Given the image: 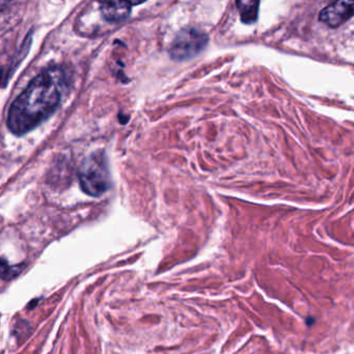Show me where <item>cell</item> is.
I'll return each mask as SVG.
<instances>
[{
	"label": "cell",
	"mask_w": 354,
	"mask_h": 354,
	"mask_svg": "<svg viewBox=\"0 0 354 354\" xmlns=\"http://www.w3.org/2000/svg\"><path fill=\"white\" fill-rule=\"evenodd\" d=\"M207 34L195 28H183L175 38L170 49L172 59L187 61L199 55L207 46Z\"/></svg>",
	"instance_id": "3957f363"
},
{
	"label": "cell",
	"mask_w": 354,
	"mask_h": 354,
	"mask_svg": "<svg viewBox=\"0 0 354 354\" xmlns=\"http://www.w3.org/2000/svg\"><path fill=\"white\" fill-rule=\"evenodd\" d=\"M20 273H21L20 267L10 266L7 260H5L3 258L0 259V277L1 279H5V281H9V279L17 277Z\"/></svg>",
	"instance_id": "52a82bcc"
},
{
	"label": "cell",
	"mask_w": 354,
	"mask_h": 354,
	"mask_svg": "<svg viewBox=\"0 0 354 354\" xmlns=\"http://www.w3.org/2000/svg\"><path fill=\"white\" fill-rule=\"evenodd\" d=\"M63 86L59 70L48 69L39 74L10 107L8 127L18 137L34 130L59 107Z\"/></svg>",
	"instance_id": "6da1fadb"
},
{
	"label": "cell",
	"mask_w": 354,
	"mask_h": 354,
	"mask_svg": "<svg viewBox=\"0 0 354 354\" xmlns=\"http://www.w3.org/2000/svg\"><path fill=\"white\" fill-rule=\"evenodd\" d=\"M1 76H3V73H1V71H0V80H1Z\"/></svg>",
	"instance_id": "ba28073f"
},
{
	"label": "cell",
	"mask_w": 354,
	"mask_h": 354,
	"mask_svg": "<svg viewBox=\"0 0 354 354\" xmlns=\"http://www.w3.org/2000/svg\"><path fill=\"white\" fill-rule=\"evenodd\" d=\"M238 10H239L240 18L242 21L246 24H253L258 19L259 1L254 0H244V1H237Z\"/></svg>",
	"instance_id": "8992f818"
},
{
	"label": "cell",
	"mask_w": 354,
	"mask_h": 354,
	"mask_svg": "<svg viewBox=\"0 0 354 354\" xmlns=\"http://www.w3.org/2000/svg\"><path fill=\"white\" fill-rule=\"evenodd\" d=\"M353 16L352 1H335L327 6L319 14V20L329 28H339Z\"/></svg>",
	"instance_id": "277c9868"
},
{
	"label": "cell",
	"mask_w": 354,
	"mask_h": 354,
	"mask_svg": "<svg viewBox=\"0 0 354 354\" xmlns=\"http://www.w3.org/2000/svg\"><path fill=\"white\" fill-rule=\"evenodd\" d=\"M135 3L126 1H111L101 3V12L109 22H120L127 19L131 13V8Z\"/></svg>",
	"instance_id": "5b68a950"
},
{
	"label": "cell",
	"mask_w": 354,
	"mask_h": 354,
	"mask_svg": "<svg viewBox=\"0 0 354 354\" xmlns=\"http://www.w3.org/2000/svg\"><path fill=\"white\" fill-rule=\"evenodd\" d=\"M79 182L83 193L90 197H101L108 190L110 176L103 152H96L84 160L79 170Z\"/></svg>",
	"instance_id": "7a4b0ae2"
}]
</instances>
